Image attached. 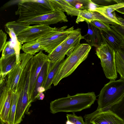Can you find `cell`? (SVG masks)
Here are the masks:
<instances>
[{
    "instance_id": "13",
    "label": "cell",
    "mask_w": 124,
    "mask_h": 124,
    "mask_svg": "<svg viewBox=\"0 0 124 124\" xmlns=\"http://www.w3.org/2000/svg\"><path fill=\"white\" fill-rule=\"evenodd\" d=\"M68 20L63 12L56 8L53 12L42 15L20 22L31 24L49 26L61 22H67Z\"/></svg>"
},
{
    "instance_id": "25",
    "label": "cell",
    "mask_w": 124,
    "mask_h": 124,
    "mask_svg": "<svg viewBox=\"0 0 124 124\" xmlns=\"http://www.w3.org/2000/svg\"><path fill=\"white\" fill-rule=\"evenodd\" d=\"M30 26V24L25 23L13 21L6 23L5 25V30H11L17 35L22 31Z\"/></svg>"
},
{
    "instance_id": "29",
    "label": "cell",
    "mask_w": 124,
    "mask_h": 124,
    "mask_svg": "<svg viewBox=\"0 0 124 124\" xmlns=\"http://www.w3.org/2000/svg\"><path fill=\"white\" fill-rule=\"evenodd\" d=\"M16 54L15 48L11 41L7 42L2 51L1 57L4 58Z\"/></svg>"
},
{
    "instance_id": "4",
    "label": "cell",
    "mask_w": 124,
    "mask_h": 124,
    "mask_svg": "<svg viewBox=\"0 0 124 124\" xmlns=\"http://www.w3.org/2000/svg\"><path fill=\"white\" fill-rule=\"evenodd\" d=\"M124 95V80L120 79L110 80L104 85L100 91L97 109L101 111L109 110L118 102Z\"/></svg>"
},
{
    "instance_id": "26",
    "label": "cell",
    "mask_w": 124,
    "mask_h": 124,
    "mask_svg": "<svg viewBox=\"0 0 124 124\" xmlns=\"http://www.w3.org/2000/svg\"><path fill=\"white\" fill-rule=\"evenodd\" d=\"M109 110L117 115L124 123V95L120 100L112 106Z\"/></svg>"
},
{
    "instance_id": "33",
    "label": "cell",
    "mask_w": 124,
    "mask_h": 124,
    "mask_svg": "<svg viewBox=\"0 0 124 124\" xmlns=\"http://www.w3.org/2000/svg\"><path fill=\"white\" fill-rule=\"evenodd\" d=\"M72 114H67L66 117L67 120L74 124H86L84 122L83 118L81 116H78L74 113Z\"/></svg>"
},
{
    "instance_id": "11",
    "label": "cell",
    "mask_w": 124,
    "mask_h": 124,
    "mask_svg": "<svg viewBox=\"0 0 124 124\" xmlns=\"http://www.w3.org/2000/svg\"><path fill=\"white\" fill-rule=\"evenodd\" d=\"M57 28L43 25H35L30 26L22 31L17 35V37L22 44L38 39L48 32Z\"/></svg>"
},
{
    "instance_id": "9",
    "label": "cell",
    "mask_w": 124,
    "mask_h": 124,
    "mask_svg": "<svg viewBox=\"0 0 124 124\" xmlns=\"http://www.w3.org/2000/svg\"><path fill=\"white\" fill-rule=\"evenodd\" d=\"M33 55L25 53L20 54V62L10 71L6 77V82L8 89L12 92L17 91V84L22 72Z\"/></svg>"
},
{
    "instance_id": "23",
    "label": "cell",
    "mask_w": 124,
    "mask_h": 124,
    "mask_svg": "<svg viewBox=\"0 0 124 124\" xmlns=\"http://www.w3.org/2000/svg\"><path fill=\"white\" fill-rule=\"evenodd\" d=\"M21 49L24 53L33 55L42 50V47L37 39L25 43L22 46Z\"/></svg>"
},
{
    "instance_id": "20",
    "label": "cell",
    "mask_w": 124,
    "mask_h": 124,
    "mask_svg": "<svg viewBox=\"0 0 124 124\" xmlns=\"http://www.w3.org/2000/svg\"><path fill=\"white\" fill-rule=\"evenodd\" d=\"M17 64L16 54L0 59V78L4 79L8 73Z\"/></svg>"
},
{
    "instance_id": "21",
    "label": "cell",
    "mask_w": 124,
    "mask_h": 124,
    "mask_svg": "<svg viewBox=\"0 0 124 124\" xmlns=\"http://www.w3.org/2000/svg\"><path fill=\"white\" fill-rule=\"evenodd\" d=\"M52 0L55 9L59 8L63 12H66L69 15L71 16H78L79 11L80 10L76 8L66 0Z\"/></svg>"
},
{
    "instance_id": "27",
    "label": "cell",
    "mask_w": 124,
    "mask_h": 124,
    "mask_svg": "<svg viewBox=\"0 0 124 124\" xmlns=\"http://www.w3.org/2000/svg\"><path fill=\"white\" fill-rule=\"evenodd\" d=\"M17 100L18 96L17 91L12 92L9 116L10 124H14Z\"/></svg>"
},
{
    "instance_id": "22",
    "label": "cell",
    "mask_w": 124,
    "mask_h": 124,
    "mask_svg": "<svg viewBox=\"0 0 124 124\" xmlns=\"http://www.w3.org/2000/svg\"><path fill=\"white\" fill-rule=\"evenodd\" d=\"M94 11L97 12L109 20L112 25L119 24L122 25L121 23L118 20L115 11L108 6L100 5L95 8Z\"/></svg>"
},
{
    "instance_id": "37",
    "label": "cell",
    "mask_w": 124,
    "mask_h": 124,
    "mask_svg": "<svg viewBox=\"0 0 124 124\" xmlns=\"http://www.w3.org/2000/svg\"><path fill=\"white\" fill-rule=\"evenodd\" d=\"M66 124H74V123L70 122V121L67 120L66 122Z\"/></svg>"
},
{
    "instance_id": "6",
    "label": "cell",
    "mask_w": 124,
    "mask_h": 124,
    "mask_svg": "<svg viewBox=\"0 0 124 124\" xmlns=\"http://www.w3.org/2000/svg\"><path fill=\"white\" fill-rule=\"evenodd\" d=\"M67 26L57 28L43 36L38 40L42 47V50L49 54L51 53L74 30L72 26L66 29Z\"/></svg>"
},
{
    "instance_id": "31",
    "label": "cell",
    "mask_w": 124,
    "mask_h": 124,
    "mask_svg": "<svg viewBox=\"0 0 124 124\" xmlns=\"http://www.w3.org/2000/svg\"><path fill=\"white\" fill-rule=\"evenodd\" d=\"M116 3L108 5V7L112 9L114 11L122 14H124V1L121 0H113Z\"/></svg>"
},
{
    "instance_id": "28",
    "label": "cell",
    "mask_w": 124,
    "mask_h": 124,
    "mask_svg": "<svg viewBox=\"0 0 124 124\" xmlns=\"http://www.w3.org/2000/svg\"><path fill=\"white\" fill-rule=\"evenodd\" d=\"M71 5L79 10L89 9L92 1L88 0H66Z\"/></svg>"
},
{
    "instance_id": "35",
    "label": "cell",
    "mask_w": 124,
    "mask_h": 124,
    "mask_svg": "<svg viewBox=\"0 0 124 124\" xmlns=\"http://www.w3.org/2000/svg\"><path fill=\"white\" fill-rule=\"evenodd\" d=\"M45 97V95L43 93H39L38 95L37 99L42 100Z\"/></svg>"
},
{
    "instance_id": "19",
    "label": "cell",
    "mask_w": 124,
    "mask_h": 124,
    "mask_svg": "<svg viewBox=\"0 0 124 124\" xmlns=\"http://www.w3.org/2000/svg\"><path fill=\"white\" fill-rule=\"evenodd\" d=\"M49 60L44 63L38 77L32 99V102H35L37 100V89L40 87H43L46 82L49 70Z\"/></svg>"
},
{
    "instance_id": "14",
    "label": "cell",
    "mask_w": 124,
    "mask_h": 124,
    "mask_svg": "<svg viewBox=\"0 0 124 124\" xmlns=\"http://www.w3.org/2000/svg\"><path fill=\"white\" fill-rule=\"evenodd\" d=\"M0 119L5 124H10L9 114L12 92L7 86L6 78L0 81Z\"/></svg>"
},
{
    "instance_id": "8",
    "label": "cell",
    "mask_w": 124,
    "mask_h": 124,
    "mask_svg": "<svg viewBox=\"0 0 124 124\" xmlns=\"http://www.w3.org/2000/svg\"><path fill=\"white\" fill-rule=\"evenodd\" d=\"M32 61L31 58L23 69L17 84V104L19 107L22 108L28 106L30 107L31 105V104L29 102V91L30 72Z\"/></svg>"
},
{
    "instance_id": "1",
    "label": "cell",
    "mask_w": 124,
    "mask_h": 124,
    "mask_svg": "<svg viewBox=\"0 0 124 124\" xmlns=\"http://www.w3.org/2000/svg\"><path fill=\"white\" fill-rule=\"evenodd\" d=\"M93 92L78 93L56 99L50 103L51 113L53 114L60 112L74 113L90 108L96 100Z\"/></svg>"
},
{
    "instance_id": "15",
    "label": "cell",
    "mask_w": 124,
    "mask_h": 124,
    "mask_svg": "<svg viewBox=\"0 0 124 124\" xmlns=\"http://www.w3.org/2000/svg\"><path fill=\"white\" fill-rule=\"evenodd\" d=\"M94 20L99 21L109 25H112L109 20L99 13L87 9L80 10L76 23H78L84 21L90 23Z\"/></svg>"
},
{
    "instance_id": "30",
    "label": "cell",
    "mask_w": 124,
    "mask_h": 124,
    "mask_svg": "<svg viewBox=\"0 0 124 124\" xmlns=\"http://www.w3.org/2000/svg\"><path fill=\"white\" fill-rule=\"evenodd\" d=\"M117 17L118 20L121 23L122 25H110V26L122 38L124 41V19L118 16H117Z\"/></svg>"
},
{
    "instance_id": "32",
    "label": "cell",
    "mask_w": 124,
    "mask_h": 124,
    "mask_svg": "<svg viewBox=\"0 0 124 124\" xmlns=\"http://www.w3.org/2000/svg\"><path fill=\"white\" fill-rule=\"evenodd\" d=\"M90 23L101 31L107 32L111 29L109 25L99 21H93Z\"/></svg>"
},
{
    "instance_id": "36",
    "label": "cell",
    "mask_w": 124,
    "mask_h": 124,
    "mask_svg": "<svg viewBox=\"0 0 124 124\" xmlns=\"http://www.w3.org/2000/svg\"><path fill=\"white\" fill-rule=\"evenodd\" d=\"M119 49L124 52V41L122 44Z\"/></svg>"
},
{
    "instance_id": "7",
    "label": "cell",
    "mask_w": 124,
    "mask_h": 124,
    "mask_svg": "<svg viewBox=\"0 0 124 124\" xmlns=\"http://www.w3.org/2000/svg\"><path fill=\"white\" fill-rule=\"evenodd\" d=\"M84 39L81 34V29H74L70 35L48 55L49 59L57 60L65 55L69 56L74 49L80 44V40Z\"/></svg>"
},
{
    "instance_id": "24",
    "label": "cell",
    "mask_w": 124,
    "mask_h": 124,
    "mask_svg": "<svg viewBox=\"0 0 124 124\" xmlns=\"http://www.w3.org/2000/svg\"><path fill=\"white\" fill-rule=\"evenodd\" d=\"M116 70L120 76V79L124 80V52L119 49L115 54Z\"/></svg>"
},
{
    "instance_id": "10",
    "label": "cell",
    "mask_w": 124,
    "mask_h": 124,
    "mask_svg": "<svg viewBox=\"0 0 124 124\" xmlns=\"http://www.w3.org/2000/svg\"><path fill=\"white\" fill-rule=\"evenodd\" d=\"M84 117L86 124H124L121 119L109 110L101 111L97 109Z\"/></svg>"
},
{
    "instance_id": "3",
    "label": "cell",
    "mask_w": 124,
    "mask_h": 124,
    "mask_svg": "<svg viewBox=\"0 0 124 124\" xmlns=\"http://www.w3.org/2000/svg\"><path fill=\"white\" fill-rule=\"evenodd\" d=\"M17 5L15 14L19 16L16 21L18 22L49 13L55 9L51 0H20Z\"/></svg>"
},
{
    "instance_id": "17",
    "label": "cell",
    "mask_w": 124,
    "mask_h": 124,
    "mask_svg": "<svg viewBox=\"0 0 124 124\" xmlns=\"http://www.w3.org/2000/svg\"><path fill=\"white\" fill-rule=\"evenodd\" d=\"M101 32L103 43L107 44L116 51L120 49L124 41L118 34L112 28L107 32L101 31Z\"/></svg>"
},
{
    "instance_id": "12",
    "label": "cell",
    "mask_w": 124,
    "mask_h": 124,
    "mask_svg": "<svg viewBox=\"0 0 124 124\" xmlns=\"http://www.w3.org/2000/svg\"><path fill=\"white\" fill-rule=\"evenodd\" d=\"M30 70L29 85V102L31 104L36 82L39 74L44 63L48 60V55L42 51L33 56Z\"/></svg>"
},
{
    "instance_id": "18",
    "label": "cell",
    "mask_w": 124,
    "mask_h": 124,
    "mask_svg": "<svg viewBox=\"0 0 124 124\" xmlns=\"http://www.w3.org/2000/svg\"><path fill=\"white\" fill-rule=\"evenodd\" d=\"M65 57L55 61H52L49 60L48 72L46 82L43 86L46 91L51 88L54 79L60 66L64 60Z\"/></svg>"
},
{
    "instance_id": "34",
    "label": "cell",
    "mask_w": 124,
    "mask_h": 124,
    "mask_svg": "<svg viewBox=\"0 0 124 124\" xmlns=\"http://www.w3.org/2000/svg\"><path fill=\"white\" fill-rule=\"evenodd\" d=\"M7 36L6 34L2 30H0V52L2 51L7 42Z\"/></svg>"
},
{
    "instance_id": "2",
    "label": "cell",
    "mask_w": 124,
    "mask_h": 124,
    "mask_svg": "<svg viewBox=\"0 0 124 124\" xmlns=\"http://www.w3.org/2000/svg\"><path fill=\"white\" fill-rule=\"evenodd\" d=\"M91 48L88 44L80 43L60 66L54 79L53 84L57 85L63 78L71 75L87 58Z\"/></svg>"
},
{
    "instance_id": "5",
    "label": "cell",
    "mask_w": 124,
    "mask_h": 124,
    "mask_svg": "<svg viewBox=\"0 0 124 124\" xmlns=\"http://www.w3.org/2000/svg\"><path fill=\"white\" fill-rule=\"evenodd\" d=\"M96 54L101 60V64L106 78L115 80L117 78L115 61L116 51L107 44L102 43L97 47Z\"/></svg>"
},
{
    "instance_id": "16",
    "label": "cell",
    "mask_w": 124,
    "mask_h": 124,
    "mask_svg": "<svg viewBox=\"0 0 124 124\" xmlns=\"http://www.w3.org/2000/svg\"><path fill=\"white\" fill-rule=\"evenodd\" d=\"M88 24V30L87 34L83 36L85 40L91 46L97 48L103 43L101 31L93 26L90 23H86Z\"/></svg>"
}]
</instances>
